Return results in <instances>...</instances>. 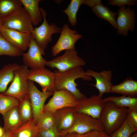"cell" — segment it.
Segmentation results:
<instances>
[{
	"label": "cell",
	"mask_w": 137,
	"mask_h": 137,
	"mask_svg": "<svg viewBox=\"0 0 137 137\" xmlns=\"http://www.w3.org/2000/svg\"><path fill=\"white\" fill-rule=\"evenodd\" d=\"M54 72L55 90H65L70 92L77 100L81 99L86 96L77 88L75 80L81 78L84 80L91 81L92 77L87 75L81 66H78L68 71Z\"/></svg>",
	"instance_id": "6da1fadb"
},
{
	"label": "cell",
	"mask_w": 137,
	"mask_h": 137,
	"mask_svg": "<svg viewBox=\"0 0 137 137\" xmlns=\"http://www.w3.org/2000/svg\"><path fill=\"white\" fill-rule=\"evenodd\" d=\"M128 108L117 107L110 101L106 102L100 114L99 119L105 131L110 135L118 129L126 118Z\"/></svg>",
	"instance_id": "7a4b0ae2"
},
{
	"label": "cell",
	"mask_w": 137,
	"mask_h": 137,
	"mask_svg": "<svg viewBox=\"0 0 137 137\" xmlns=\"http://www.w3.org/2000/svg\"><path fill=\"white\" fill-rule=\"evenodd\" d=\"M28 67L23 65L14 72L13 79L10 86L4 95L13 97L20 102L29 97L27 74Z\"/></svg>",
	"instance_id": "3957f363"
},
{
	"label": "cell",
	"mask_w": 137,
	"mask_h": 137,
	"mask_svg": "<svg viewBox=\"0 0 137 137\" xmlns=\"http://www.w3.org/2000/svg\"><path fill=\"white\" fill-rule=\"evenodd\" d=\"M94 130H105L100 121L88 115L76 112L75 120L71 127L59 132L61 137L72 133L83 134Z\"/></svg>",
	"instance_id": "277c9868"
},
{
	"label": "cell",
	"mask_w": 137,
	"mask_h": 137,
	"mask_svg": "<svg viewBox=\"0 0 137 137\" xmlns=\"http://www.w3.org/2000/svg\"><path fill=\"white\" fill-rule=\"evenodd\" d=\"M40 9L43 17V23L39 27L34 28L31 35L37 45L45 53L48 44L52 40L53 35L60 33L62 28L54 23L49 24L46 19V11L41 7H40Z\"/></svg>",
	"instance_id": "5b68a950"
},
{
	"label": "cell",
	"mask_w": 137,
	"mask_h": 137,
	"mask_svg": "<svg viewBox=\"0 0 137 137\" xmlns=\"http://www.w3.org/2000/svg\"><path fill=\"white\" fill-rule=\"evenodd\" d=\"M2 21V27L5 28L31 33L34 28L29 16L22 6Z\"/></svg>",
	"instance_id": "8992f818"
},
{
	"label": "cell",
	"mask_w": 137,
	"mask_h": 137,
	"mask_svg": "<svg viewBox=\"0 0 137 137\" xmlns=\"http://www.w3.org/2000/svg\"><path fill=\"white\" fill-rule=\"evenodd\" d=\"M86 64L85 61L78 56L75 49H70L65 50L61 56L47 61L46 66L63 72L77 67L84 66Z\"/></svg>",
	"instance_id": "52a82bcc"
},
{
	"label": "cell",
	"mask_w": 137,
	"mask_h": 137,
	"mask_svg": "<svg viewBox=\"0 0 137 137\" xmlns=\"http://www.w3.org/2000/svg\"><path fill=\"white\" fill-rule=\"evenodd\" d=\"M53 96L44 106L43 112L53 114L57 110L67 107L75 108L77 100L70 92L65 90H55Z\"/></svg>",
	"instance_id": "ba28073f"
},
{
	"label": "cell",
	"mask_w": 137,
	"mask_h": 137,
	"mask_svg": "<svg viewBox=\"0 0 137 137\" xmlns=\"http://www.w3.org/2000/svg\"><path fill=\"white\" fill-rule=\"evenodd\" d=\"M60 35L56 43L52 47V55L55 56L62 51L68 49H75V44L82 36L77 33V31L72 29L67 24H64Z\"/></svg>",
	"instance_id": "9c48e42d"
},
{
	"label": "cell",
	"mask_w": 137,
	"mask_h": 137,
	"mask_svg": "<svg viewBox=\"0 0 137 137\" xmlns=\"http://www.w3.org/2000/svg\"><path fill=\"white\" fill-rule=\"evenodd\" d=\"M106 102L102 97L98 95H93L89 98L86 97L78 100L74 110L76 112L84 113L99 119Z\"/></svg>",
	"instance_id": "30bf717a"
},
{
	"label": "cell",
	"mask_w": 137,
	"mask_h": 137,
	"mask_svg": "<svg viewBox=\"0 0 137 137\" xmlns=\"http://www.w3.org/2000/svg\"><path fill=\"white\" fill-rule=\"evenodd\" d=\"M27 78L38 83L42 92H54L55 90L54 72L45 67L29 70Z\"/></svg>",
	"instance_id": "8fae6325"
},
{
	"label": "cell",
	"mask_w": 137,
	"mask_h": 137,
	"mask_svg": "<svg viewBox=\"0 0 137 137\" xmlns=\"http://www.w3.org/2000/svg\"><path fill=\"white\" fill-rule=\"evenodd\" d=\"M116 21L117 33L127 36L129 30L134 31L135 23V10L129 6L120 7L117 10Z\"/></svg>",
	"instance_id": "7c38bea8"
},
{
	"label": "cell",
	"mask_w": 137,
	"mask_h": 137,
	"mask_svg": "<svg viewBox=\"0 0 137 137\" xmlns=\"http://www.w3.org/2000/svg\"><path fill=\"white\" fill-rule=\"evenodd\" d=\"M45 54L31 36L28 51L22 55L23 65L31 69L45 68L47 61L43 57Z\"/></svg>",
	"instance_id": "4fadbf2b"
},
{
	"label": "cell",
	"mask_w": 137,
	"mask_h": 137,
	"mask_svg": "<svg viewBox=\"0 0 137 137\" xmlns=\"http://www.w3.org/2000/svg\"><path fill=\"white\" fill-rule=\"evenodd\" d=\"M29 98L32 107L33 119L36 124L40 114L43 112L44 103L46 99L54 92L40 91L35 85L34 82L28 80Z\"/></svg>",
	"instance_id": "5bb4252c"
},
{
	"label": "cell",
	"mask_w": 137,
	"mask_h": 137,
	"mask_svg": "<svg viewBox=\"0 0 137 137\" xmlns=\"http://www.w3.org/2000/svg\"><path fill=\"white\" fill-rule=\"evenodd\" d=\"M0 32L4 37L14 46L24 52L28 49L31 37V33L3 27Z\"/></svg>",
	"instance_id": "9a60e30c"
},
{
	"label": "cell",
	"mask_w": 137,
	"mask_h": 137,
	"mask_svg": "<svg viewBox=\"0 0 137 137\" xmlns=\"http://www.w3.org/2000/svg\"><path fill=\"white\" fill-rule=\"evenodd\" d=\"M86 74L94 77L96 83L94 85L98 90V95L102 97L105 93H110L113 85L112 82V72L110 70H103L98 72L91 69H88L85 72Z\"/></svg>",
	"instance_id": "2e32d148"
},
{
	"label": "cell",
	"mask_w": 137,
	"mask_h": 137,
	"mask_svg": "<svg viewBox=\"0 0 137 137\" xmlns=\"http://www.w3.org/2000/svg\"><path fill=\"white\" fill-rule=\"evenodd\" d=\"M76 113L74 108L67 107L59 109L53 114L55 125L59 131L71 127L75 120Z\"/></svg>",
	"instance_id": "e0dca14e"
},
{
	"label": "cell",
	"mask_w": 137,
	"mask_h": 137,
	"mask_svg": "<svg viewBox=\"0 0 137 137\" xmlns=\"http://www.w3.org/2000/svg\"><path fill=\"white\" fill-rule=\"evenodd\" d=\"M110 93L137 97V81L130 77L127 78L119 84L113 85Z\"/></svg>",
	"instance_id": "ac0fdd59"
},
{
	"label": "cell",
	"mask_w": 137,
	"mask_h": 137,
	"mask_svg": "<svg viewBox=\"0 0 137 137\" xmlns=\"http://www.w3.org/2000/svg\"><path fill=\"white\" fill-rule=\"evenodd\" d=\"M20 66L16 63L9 64L0 69V93L7 90L8 85L13 79L15 71Z\"/></svg>",
	"instance_id": "d6986e66"
},
{
	"label": "cell",
	"mask_w": 137,
	"mask_h": 137,
	"mask_svg": "<svg viewBox=\"0 0 137 137\" xmlns=\"http://www.w3.org/2000/svg\"><path fill=\"white\" fill-rule=\"evenodd\" d=\"M23 7L29 16L33 26L38 25L43 19L39 6L40 0H20Z\"/></svg>",
	"instance_id": "ffe728a7"
},
{
	"label": "cell",
	"mask_w": 137,
	"mask_h": 137,
	"mask_svg": "<svg viewBox=\"0 0 137 137\" xmlns=\"http://www.w3.org/2000/svg\"><path fill=\"white\" fill-rule=\"evenodd\" d=\"M5 131H11L20 126L24 123L22 121L19 112L18 106H16L3 116Z\"/></svg>",
	"instance_id": "44dd1931"
},
{
	"label": "cell",
	"mask_w": 137,
	"mask_h": 137,
	"mask_svg": "<svg viewBox=\"0 0 137 137\" xmlns=\"http://www.w3.org/2000/svg\"><path fill=\"white\" fill-rule=\"evenodd\" d=\"M11 132L12 137H38L39 132L33 119Z\"/></svg>",
	"instance_id": "7402d4cb"
},
{
	"label": "cell",
	"mask_w": 137,
	"mask_h": 137,
	"mask_svg": "<svg viewBox=\"0 0 137 137\" xmlns=\"http://www.w3.org/2000/svg\"><path fill=\"white\" fill-rule=\"evenodd\" d=\"M105 102L112 101L117 107H126L132 110L137 111V98L125 95L110 96L103 98Z\"/></svg>",
	"instance_id": "603a6c76"
},
{
	"label": "cell",
	"mask_w": 137,
	"mask_h": 137,
	"mask_svg": "<svg viewBox=\"0 0 137 137\" xmlns=\"http://www.w3.org/2000/svg\"><path fill=\"white\" fill-rule=\"evenodd\" d=\"M92 11L98 18L105 20L109 22L114 29H117L116 16V12L111 11L109 8L101 3L92 8Z\"/></svg>",
	"instance_id": "cb8c5ba5"
},
{
	"label": "cell",
	"mask_w": 137,
	"mask_h": 137,
	"mask_svg": "<svg viewBox=\"0 0 137 137\" xmlns=\"http://www.w3.org/2000/svg\"><path fill=\"white\" fill-rule=\"evenodd\" d=\"M22 6L20 0H0V19L2 20Z\"/></svg>",
	"instance_id": "d4e9b609"
},
{
	"label": "cell",
	"mask_w": 137,
	"mask_h": 137,
	"mask_svg": "<svg viewBox=\"0 0 137 137\" xmlns=\"http://www.w3.org/2000/svg\"><path fill=\"white\" fill-rule=\"evenodd\" d=\"M23 52L7 41L0 32V56L2 55L15 57L22 56Z\"/></svg>",
	"instance_id": "484cf974"
},
{
	"label": "cell",
	"mask_w": 137,
	"mask_h": 137,
	"mask_svg": "<svg viewBox=\"0 0 137 137\" xmlns=\"http://www.w3.org/2000/svg\"><path fill=\"white\" fill-rule=\"evenodd\" d=\"M82 4L83 0H71L67 8L62 11L67 15L68 21L72 26H75L76 24L77 14L79 8Z\"/></svg>",
	"instance_id": "4316f807"
},
{
	"label": "cell",
	"mask_w": 137,
	"mask_h": 137,
	"mask_svg": "<svg viewBox=\"0 0 137 137\" xmlns=\"http://www.w3.org/2000/svg\"><path fill=\"white\" fill-rule=\"evenodd\" d=\"M36 124L39 132L55 126V122L53 114L43 112L39 116Z\"/></svg>",
	"instance_id": "83f0119b"
},
{
	"label": "cell",
	"mask_w": 137,
	"mask_h": 137,
	"mask_svg": "<svg viewBox=\"0 0 137 137\" xmlns=\"http://www.w3.org/2000/svg\"><path fill=\"white\" fill-rule=\"evenodd\" d=\"M18 108L20 118L23 123L33 119V110L29 97L19 103Z\"/></svg>",
	"instance_id": "f1b7e54d"
},
{
	"label": "cell",
	"mask_w": 137,
	"mask_h": 137,
	"mask_svg": "<svg viewBox=\"0 0 137 137\" xmlns=\"http://www.w3.org/2000/svg\"><path fill=\"white\" fill-rule=\"evenodd\" d=\"M19 103L15 98L0 93V114L4 116L10 110L18 106Z\"/></svg>",
	"instance_id": "f546056e"
},
{
	"label": "cell",
	"mask_w": 137,
	"mask_h": 137,
	"mask_svg": "<svg viewBox=\"0 0 137 137\" xmlns=\"http://www.w3.org/2000/svg\"><path fill=\"white\" fill-rule=\"evenodd\" d=\"M136 131L128 125L126 119L123 124L116 130L110 135L111 137H130Z\"/></svg>",
	"instance_id": "4dcf8cb0"
},
{
	"label": "cell",
	"mask_w": 137,
	"mask_h": 137,
	"mask_svg": "<svg viewBox=\"0 0 137 137\" xmlns=\"http://www.w3.org/2000/svg\"><path fill=\"white\" fill-rule=\"evenodd\" d=\"M126 120L129 126L132 129L137 130V111L128 109Z\"/></svg>",
	"instance_id": "1f68e13d"
},
{
	"label": "cell",
	"mask_w": 137,
	"mask_h": 137,
	"mask_svg": "<svg viewBox=\"0 0 137 137\" xmlns=\"http://www.w3.org/2000/svg\"><path fill=\"white\" fill-rule=\"evenodd\" d=\"M38 137H61L59 132L56 127L40 131Z\"/></svg>",
	"instance_id": "d6a6232c"
},
{
	"label": "cell",
	"mask_w": 137,
	"mask_h": 137,
	"mask_svg": "<svg viewBox=\"0 0 137 137\" xmlns=\"http://www.w3.org/2000/svg\"><path fill=\"white\" fill-rule=\"evenodd\" d=\"M108 4L112 6H116L120 7L126 5L133 6L137 4L136 0H110L109 1Z\"/></svg>",
	"instance_id": "836d02e7"
},
{
	"label": "cell",
	"mask_w": 137,
	"mask_h": 137,
	"mask_svg": "<svg viewBox=\"0 0 137 137\" xmlns=\"http://www.w3.org/2000/svg\"><path fill=\"white\" fill-rule=\"evenodd\" d=\"M100 0H83V4L86 5L92 8L101 3Z\"/></svg>",
	"instance_id": "e575fe53"
},
{
	"label": "cell",
	"mask_w": 137,
	"mask_h": 137,
	"mask_svg": "<svg viewBox=\"0 0 137 137\" xmlns=\"http://www.w3.org/2000/svg\"><path fill=\"white\" fill-rule=\"evenodd\" d=\"M11 131L7 130L5 131V133L2 137H11Z\"/></svg>",
	"instance_id": "d590c367"
},
{
	"label": "cell",
	"mask_w": 137,
	"mask_h": 137,
	"mask_svg": "<svg viewBox=\"0 0 137 137\" xmlns=\"http://www.w3.org/2000/svg\"><path fill=\"white\" fill-rule=\"evenodd\" d=\"M5 131L3 128L0 126V137H2Z\"/></svg>",
	"instance_id": "8d00e7d4"
},
{
	"label": "cell",
	"mask_w": 137,
	"mask_h": 137,
	"mask_svg": "<svg viewBox=\"0 0 137 137\" xmlns=\"http://www.w3.org/2000/svg\"><path fill=\"white\" fill-rule=\"evenodd\" d=\"M130 137H137V131L134 133L133 134H132Z\"/></svg>",
	"instance_id": "74e56055"
},
{
	"label": "cell",
	"mask_w": 137,
	"mask_h": 137,
	"mask_svg": "<svg viewBox=\"0 0 137 137\" xmlns=\"http://www.w3.org/2000/svg\"><path fill=\"white\" fill-rule=\"evenodd\" d=\"M2 27V20L0 19V30Z\"/></svg>",
	"instance_id": "f35d334b"
},
{
	"label": "cell",
	"mask_w": 137,
	"mask_h": 137,
	"mask_svg": "<svg viewBox=\"0 0 137 137\" xmlns=\"http://www.w3.org/2000/svg\"></svg>",
	"instance_id": "ab89813d"
}]
</instances>
